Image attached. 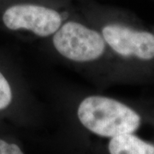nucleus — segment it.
Listing matches in <instances>:
<instances>
[{"label":"nucleus","instance_id":"1","mask_svg":"<svg viewBox=\"0 0 154 154\" xmlns=\"http://www.w3.org/2000/svg\"><path fill=\"white\" fill-rule=\"evenodd\" d=\"M76 121L86 132L108 139L135 132L141 124V116L118 100L92 95L82 99L78 105Z\"/></svg>","mask_w":154,"mask_h":154},{"label":"nucleus","instance_id":"2","mask_svg":"<svg viewBox=\"0 0 154 154\" xmlns=\"http://www.w3.org/2000/svg\"><path fill=\"white\" fill-rule=\"evenodd\" d=\"M56 51L66 59L87 63L99 59L105 51L102 34L80 22L69 21L61 25L53 34Z\"/></svg>","mask_w":154,"mask_h":154},{"label":"nucleus","instance_id":"3","mask_svg":"<svg viewBox=\"0 0 154 154\" xmlns=\"http://www.w3.org/2000/svg\"><path fill=\"white\" fill-rule=\"evenodd\" d=\"M3 25L11 31L27 30L39 37L53 35L63 22L62 15L54 9L31 3L8 6L1 16Z\"/></svg>","mask_w":154,"mask_h":154},{"label":"nucleus","instance_id":"4","mask_svg":"<svg viewBox=\"0 0 154 154\" xmlns=\"http://www.w3.org/2000/svg\"><path fill=\"white\" fill-rule=\"evenodd\" d=\"M105 43L118 55L134 57L140 60L154 58V35L118 23L107 24L102 29Z\"/></svg>","mask_w":154,"mask_h":154},{"label":"nucleus","instance_id":"5","mask_svg":"<svg viewBox=\"0 0 154 154\" xmlns=\"http://www.w3.org/2000/svg\"><path fill=\"white\" fill-rule=\"evenodd\" d=\"M13 103V90L7 77L0 70V112L10 109Z\"/></svg>","mask_w":154,"mask_h":154},{"label":"nucleus","instance_id":"6","mask_svg":"<svg viewBox=\"0 0 154 154\" xmlns=\"http://www.w3.org/2000/svg\"><path fill=\"white\" fill-rule=\"evenodd\" d=\"M0 154H26L14 138L0 133Z\"/></svg>","mask_w":154,"mask_h":154}]
</instances>
